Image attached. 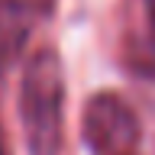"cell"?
<instances>
[{
	"mask_svg": "<svg viewBox=\"0 0 155 155\" xmlns=\"http://www.w3.org/2000/svg\"><path fill=\"white\" fill-rule=\"evenodd\" d=\"M145 7H149V16L155 19V0H145Z\"/></svg>",
	"mask_w": 155,
	"mask_h": 155,
	"instance_id": "obj_4",
	"label": "cell"
},
{
	"mask_svg": "<svg viewBox=\"0 0 155 155\" xmlns=\"http://www.w3.org/2000/svg\"><path fill=\"white\" fill-rule=\"evenodd\" d=\"M129 58L139 65V71L155 74V39H145L142 48H133V52H129Z\"/></svg>",
	"mask_w": 155,
	"mask_h": 155,
	"instance_id": "obj_3",
	"label": "cell"
},
{
	"mask_svg": "<svg viewBox=\"0 0 155 155\" xmlns=\"http://www.w3.org/2000/svg\"><path fill=\"white\" fill-rule=\"evenodd\" d=\"M0 155H3V133H0Z\"/></svg>",
	"mask_w": 155,
	"mask_h": 155,
	"instance_id": "obj_5",
	"label": "cell"
},
{
	"mask_svg": "<svg viewBox=\"0 0 155 155\" xmlns=\"http://www.w3.org/2000/svg\"><path fill=\"white\" fill-rule=\"evenodd\" d=\"M61 104H65V71L55 48H42L29 58L23 71V126L32 155H58L61 149Z\"/></svg>",
	"mask_w": 155,
	"mask_h": 155,
	"instance_id": "obj_1",
	"label": "cell"
},
{
	"mask_svg": "<svg viewBox=\"0 0 155 155\" xmlns=\"http://www.w3.org/2000/svg\"><path fill=\"white\" fill-rule=\"evenodd\" d=\"M81 129L94 155H133V149L139 145V116L120 94L91 97Z\"/></svg>",
	"mask_w": 155,
	"mask_h": 155,
	"instance_id": "obj_2",
	"label": "cell"
}]
</instances>
